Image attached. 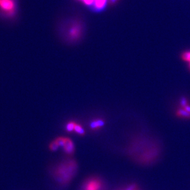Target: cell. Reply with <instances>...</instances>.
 <instances>
[{
	"mask_svg": "<svg viewBox=\"0 0 190 190\" xmlns=\"http://www.w3.org/2000/svg\"><path fill=\"white\" fill-rule=\"evenodd\" d=\"M181 59L185 62H190V50L183 52L181 54Z\"/></svg>",
	"mask_w": 190,
	"mask_h": 190,
	"instance_id": "30bf717a",
	"label": "cell"
},
{
	"mask_svg": "<svg viewBox=\"0 0 190 190\" xmlns=\"http://www.w3.org/2000/svg\"><path fill=\"white\" fill-rule=\"evenodd\" d=\"M102 185V182L99 179H92L85 184L83 190H99Z\"/></svg>",
	"mask_w": 190,
	"mask_h": 190,
	"instance_id": "277c9868",
	"label": "cell"
},
{
	"mask_svg": "<svg viewBox=\"0 0 190 190\" xmlns=\"http://www.w3.org/2000/svg\"><path fill=\"white\" fill-rule=\"evenodd\" d=\"M74 131L77 133L78 134L80 135H84L85 134V130L82 127V126L80 124H78L76 123L75 127L74 129Z\"/></svg>",
	"mask_w": 190,
	"mask_h": 190,
	"instance_id": "9c48e42d",
	"label": "cell"
},
{
	"mask_svg": "<svg viewBox=\"0 0 190 190\" xmlns=\"http://www.w3.org/2000/svg\"><path fill=\"white\" fill-rule=\"evenodd\" d=\"M65 137H59L57 139H55L56 141L58 142L59 146L63 147L65 142Z\"/></svg>",
	"mask_w": 190,
	"mask_h": 190,
	"instance_id": "4fadbf2b",
	"label": "cell"
},
{
	"mask_svg": "<svg viewBox=\"0 0 190 190\" xmlns=\"http://www.w3.org/2000/svg\"><path fill=\"white\" fill-rule=\"evenodd\" d=\"M83 31L84 26L81 22L78 21L71 22L66 28L65 39L70 43L76 42L83 37Z\"/></svg>",
	"mask_w": 190,
	"mask_h": 190,
	"instance_id": "6da1fadb",
	"label": "cell"
},
{
	"mask_svg": "<svg viewBox=\"0 0 190 190\" xmlns=\"http://www.w3.org/2000/svg\"><path fill=\"white\" fill-rule=\"evenodd\" d=\"M76 125V123L74 122H70L67 124L66 130L68 132H71L74 131V127Z\"/></svg>",
	"mask_w": 190,
	"mask_h": 190,
	"instance_id": "8fae6325",
	"label": "cell"
},
{
	"mask_svg": "<svg viewBox=\"0 0 190 190\" xmlns=\"http://www.w3.org/2000/svg\"><path fill=\"white\" fill-rule=\"evenodd\" d=\"M187 112H188L190 114V104H188L187 106H186L185 107H183Z\"/></svg>",
	"mask_w": 190,
	"mask_h": 190,
	"instance_id": "2e32d148",
	"label": "cell"
},
{
	"mask_svg": "<svg viewBox=\"0 0 190 190\" xmlns=\"http://www.w3.org/2000/svg\"><path fill=\"white\" fill-rule=\"evenodd\" d=\"M0 10L8 15H13L15 12V3L14 0H0Z\"/></svg>",
	"mask_w": 190,
	"mask_h": 190,
	"instance_id": "3957f363",
	"label": "cell"
},
{
	"mask_svg": "<svg viewBox=\"0 0 190 190\" xmlns=\"http://www.w3.org/2000/svg\"><path fill=\"white\" fill-rule=\"evenodd\" d=\"M108 0H93L92 7L93 10L99 11H102L105 6Z\"/></svg>",
	"mask_w": 190,
	"mask_h": 190,
	"instance_id": "52a82bcc",
	"label": "cell"
},
{
	"mask_svg": "<svg viewBox=\"0 0 190 190\" xmlns=\"http://www.w3.org/2000/svg\"><path fill=\"white\" fill-rule=\"evenodd\" d=\"M77 169V163L74 160H70L60 164L57 170V174H59L60 176V180L64 174L63 179H65L66 181H68L71 179ZM62 179V181H63Z\"/></svg>",
	"mask_w": 190,
	"mask_h": 190,
	"instance_id": "7a4b0ae2",
	"label": "cell"
},
{
	"mask_svg": "<svg viewBox=\"0 0 190 190\" xmlns=\"http://www.w3.org/2000/svg\"><path fill=\"white\" fill-rule=\"evenodd\" d=\"M59 147L60 146L58 144V142L56 141L55 139L54 141H52L50 143V145H49V149L52 151H55L57 150Z\"/></svg>",
	"mask_w": 190,
	"mask_h": 190,
	"instance_id": "7c38bea8",
	"label": "cell"
},
{
	"mask_svg": "<svg viewBox=\"0 0 190 190\" xmlns=\"http://www.w3.org/2000/svg\"><path fill=\"white\" fill-rule=\"evenodd\" d=\"M81 1L87 6H92L93 2V0H81Z\"/></svg>",
	"mask_w": 190,
	"mask_h": 190,
	"instance_id": "9a60e30c",
	"label": "cell"
},
{
	"mask_svg": "<svg viewBox=\"0 0 190 190\" xmlns=\"http://www.w3.org/2000/svg\"><path fill=\"white\" fill-rule=\"evenodd\" d=\"M109 2L111 5H114L115 3L118 2V0H109Z\"/></svg>",
	"mask_w": 190,
	"mask_h": 190,
	"instance_id": "e0dca14e",
	"label": "cell"
},
{
	"mask_svg": "<svg viewBox=\"0 0 190 190\" xmlns=\"http://www.w3.org/2000/svg\"><path fill=\"white\" fill-rule=\"evenodd\" d=\"M179 102H180V105L181 107H182V108H183V107H185L186 106L189 104V103H188V100H187L186 98H184V97L182 98L180 100V101H179Z\"/></svg>",
	"mask_w": 190,
	"mask_h": 190,
	"instance_id": "5bb4252c",
	"label": "cell"
},
{
	"mask_svg": "<svg viewBox=\"0 0 190 190\" xmlns=\"http://www.w3.org/2000/svg\"><path fill=\"white\" fill-rule=\"evenodd\" d=\"M189 69L190 70V62H189Z\"/></svg>",
	"mask_w": 190,
	"mask_h": 190,
	"instance_id": "ac0fdd59",
	"label": "cell"
},
{
	"mask_svg": "<svg viewBox=\"0 0 190 190\" xmlns=\"http://www.w3.org/2000/svg\"><path fill=\"white\" fill-rule=\"evenodd\" d=\"M63 149L67 154H72L74 151V146L72 140L68 138H65V142L63 146Z\"/></svg>",
	"mask_w": 190,
	"mask_h": 190,
	"instance_id": "5b68a950",
	"label": "cell"
},
{
	"mask_svg": "<svg viewBox=\"0 0 190 190\" xmlns=\"http://www.w3.org/2000/svg\"><path fill=\"white\" fill-rule=\"evenodd\" d=\"M176 116L180 118L185 119H190V114L187 112L184 108L178 109L176 111Z\"/></svg>",
	"mask_w": 190,
	"mask_h": 190,
	"instance_id": "ba28073f",
	"label": "cell"
},
{
	"mask_svg": "<svg viewBox=\"0 0 190 190\" xmlns=\"http://www.w3.org/2000/svg\"><path fill=\"white\" fill-rule=\"evenodd\" d=\"M105 122L103 119H97L94 120H92L90 123V127L93 130H97L104 126Z\"/></svg>",
	"mask_w": 190,
	"mask_h": 190,
	"instance_id": "8992f818",
	"label": "cell"
}]
</instances>
